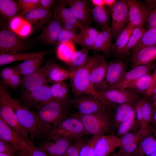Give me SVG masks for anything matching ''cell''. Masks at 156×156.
Here are the masks:
<instances>
[{
    "mask_svg": "<svg viewBox=\"0 0 156 156\" xmlns=\"http://www.w3.org/2000/svg\"><path fill=\"white\" fill-rule=\"evenodd\" d=\"M8 97L20 124L28 133L31 141L34 143L36 140L47 139L52 125L44 122L36 112L30 110L18 100L8 94Z\"/></svg>",
    "mask_w": 156,
    "mask_h": 156,
    "instance_id": "cell-1",
    "label": "cell"
},
{
    "mask_svg": "<svg viewBox=\"0 0 156 156\" xmlns=\"http://www.w3.org/2000/svg\"><path fill=\"white\" fill-rule=\"evenodd\" d=\"M73 114L80 120L88 135L93 136L114 133L115 129L111 109L88 115L77 112Z\"/></svg>",
    "mask_w": 156,
    "mask_h": 156,
    "instance_id": "cell-2",
    "label": "cell"
},
{
    "mask_svg": "<svg viewBox=\"0 0 156 156\" xmlns=\"http://www.w3.org/2000/svg\"><path fill=\"white\" fill-rule=\"evenodd\" d=\"M88 135L80 120L72 114L53 125L48 138L64 137L75 141Z\"/></svg>",
    "mask_w": 156,
    "mask_h": 156,
    "instance_id": "cell-3",
    "label": "cell"
},
{
    "mask_svg": "<svg viewBox=\"0 0 156 156\" xmlns=\"http://www.w3.org/2000/svg\"><path fill=\"white\" fill-rule=\"evenodd\" d=\"M98 55V54H94L90 57L84 66L71 73L70 86L76 96L85 94L92 95L94 92L91 85L90 74Z\"/></svg>",
    "mask_w": 156,
    "mask_h": 156,
    "instance_id": "cell-4",
    "label": "cell"
},
{
    "mask_svg": "<svg viewBox=\"0 0 156 156\" xmlns=\"http://www.w3.org/2000/svg\"><path fill=\"white\" fill-rule=\"evenodd\" d=\"M93 95L110 109L113 106L133 103L144 96L131 89L118 88L94 91Z\"/></svg>",
    "mask_w": 156,
    "mask_h": 156,
    "instance_id": "cell-5",
    "label": "cell"
},
{
    "mask_svg": "<svg viewBox=\"0 0 156 156\" xmlns=\"http://www.w3.org/2000/svg\"><path fill=\"white\" fill-rule=\"evenodd\" d=\"M8 93L1 83H0V117L16 133L28 142H32L28 133L21 126L9 101Z\"/></svg>",
    "mask_w": 156,
    "mask_h": 156,
    "instance_id": "cell-6",
    "label": "cell"
},
{
    "mask_svg": "<svg viewBox=\"0 0 156 156\" xmlns=\"http://www.w3.org/2000/svg\"><path fill=\"white\" fill-rule=\"evenodd\" d=\"M68 101L53 100L38 107L36 113L45 122L53 125L69 115Z\"/></svg>",
    "mask_w": 156,
    "mask_h": 156,
    "instance_id": "cell-7",
    "label": "cell"
},
{
    "mask_svg": "<svg viewBox=\"0 0 156 156\" xmlns=\"http://www.w3.org/2000/svg\"><path fill=\"white\" fill-rule=\"evenodd\" d=\"M68 102L77 110L78 113L83 115L93 114L111 109L91 94H85L76 96L68 100Z\"/></svg>",
    "mask_w": 156,
    "mask_h": 156,
    "instance_id": "cell-8",
    "label": "cell"
},
{
    "mask_svg": "<svg viewBox=\"0 0 156 156\" xmlns=\"http://www.w3.org/2000/svg\"><path fill=\"white\" fill-rule=\"evenodd\" d=\"M29 47L28 44L13 30L7 28L0 31V54L18 53Z\"/></svg>",
    "mask_w": 156,
    "mask_h": 156,
    "instance_id": "cell-9",
    "label": "cell"
},
{
    "mask_svg": "<svg viewBox=\"0 0 156 156\" xmlns=\"http://www.w3.org/2000/svg\"><path fill=\"white\" fill-rule=\"evenodd\" d=\"M127 64L121 60H115L109 62L103 80L95 87L94 91H101L114 88L127 71Z\"/></svg>",
    "mask_w": 156,
    "mask_h": 156,
    "instance_id": "cell-10",
    "label": "cell"
},
{
    "mask_svg": "<svg viewBox=\"0 0 156 156\" xmlns=\"http://www.w3.org/2000/svg\"><path fill=\"white\" fill-rule=\"evenodd\" d=\"M109 9L112 19L110 28L114 38H116L130 22L128 6L126 0H117Z\"/></svg>",
    "mask_w": 156,
    "mask_h": 156,
    "instance_id": "cell-11",
    "label": "cell"
},
{
    "mask_svg": "<svg viewBox=\"0 0 156 156\" xmlns=\"http://www.w3.org/2000/svg\"><path fill=\"white\" fill-rule=\"evenodd\" d=\"M67 5L68 0L56 1L52 10L53 17L63 28L74 31L77 29L76 25L79 27L83 24L74 17Z\"/></svg>",
    "mask_w": 156,
    "mask_h": 156,
    "instance_id": "cell-12",
    "label": "cell"
},
{
    "mask_svg": "<svg viewBox=\"0 0 156 156\" xmlns=\"http://www.w3.org/2000/svg\"><path fill=\"white\" fill-rule=\"evenodd\" d=\"M21 99L23 104L28 108L37 109L40 106L53 100L50 86L45 85L30 91H25Z\"/></svg>",
    "mask_w": 156,
    "mask_h": 156,
    "instance_id": "cell-13",
    "label": "cell"
},
{
    "mask_svg": "<svg viewBox=\"0 0 156 156\" xmlns=\"http://www.w3.org/2000/svg\"><path fill=\"white\" fill-rule=\"evenodd\" d=\"M74 141L64 137L48 138L37 147L47 156H64Z\"/></svg>",
    "mask_w": 156,
    "mask_h": 156,
    "instance_id": "cell-14",
    "label": "cell"
},
{
    "mask_svg": "<svg viewBox=\"0 0 156 156\" xmlns=\"http://www.w3.org/2000/svg\"><path fill=\"white\" fill-rule=\"evenodd\" d=\"M154 127L150 125L142 131H131L120 139L119 153L125 154H132L137 148L140 142Z\"/></svg>",
    "mask_w": 156,
    "mask_h": 156,
    "instance_id": "cell-15",
    "label": "cell"
},
{
    "mask_svg": "<svg viewBox=\"0 0 156 156\" xmlns=\"http://www.w3.org/2000/svg\"><path fill=\"white\" fill-rule=\"evenodd\" d=\"M52 63L47 62L35 72L24 77L21 84L25 91H30L47 84L48 75Z\"/></svg>",
    "mask_w": 156,
    "mask_h": 156,
    "instance_id": "cell-16",
    "label": "cell"
},
{
    "mask_svg": "<svg viewBox=\"0 0 156 156\" xmlns=\"http://www.w3.org/2000/svg\"><path fill=\"white\" fill-rule=\"evenodd\" d=\"M120 144V139L114 133L99 135L94 146L96 156H110Z\"/></svg>",
    "mask_w": 156,
    "mask_h": 156,
    "instance_id": "cell-17",
    "label": "cell"
},
{
    "mask_svg": "<svg viewBox=\"0 0 156 156\" xmlns=\"http://www.w3.org/2000/svg\"><path fill=\"white\" fill-rule=\"evenodd\" d=\"M0 139L14 146L19 151L25 149L34 143L28 142L19 135L0 117Z\"/></svg>",
    "mask_w": 156,
    "mask_h": 156,
    "instance_id": "cell-18",
    "label": "cell"
},
{
    "mask_svg": "<svg viewBox=\"0 0 156 156\" xmlns=\"http://www.w3.org/2000/svg\"><path fill=\"white\" fill-rule=\"evenodd\" d=\"M129 9V22L135 27H143L148 12L145 2L136 0H127Z\"/></svg>",
    "mask_w": 156,
    "mask_h": 156,
    "instance_id": "cell-19",
    "label": "cell"
},
{
    "mask_svg": "<svg viewBox=\"0 0 156 156\" xmlns=\"http://www.w3.org/2000/svg\"><path fill=\"white\" fill-rule=\"evenodd\" d=\"M156 67L154 62L146 65H141L126 71L114 88L124 89L129 83L134 82L144 75L150 73Z\"/></svg>",
    "mask_w": 156,
    "mask_h": 156,
    "instance_id": "cell-20",
    "label": "cell"
},
{
    "mask_svg": "<svg viewBox=\"0 0 156 156\" xmlns=\"http://www.w3.org/2000/svg\"><path fill=\"white\" fill-rule=\"evenodd\" d=\"M20 16L38 29L43 28L53 16V11L40 8H36Z\"/></svg>",
    "mask_w": 156,
    "mask_h": 156,
    "instance_id": "cell-21",
    "label": "cell"
},
{
    "mask_svg": "<svg viewBox=\"0 0 156 156\" xmlns=\"http://www.w3.org/2000/svg\"><path fill=\"white\" fill-rule=\"evenodd\" d=\"M156 85V67L152 73L147 74L136 81L130 83L125 88L133 90L144 96L149 94Z\"/></svg>",
    "mask_w": 156,
    "mask_h": 156,
    "instance_id": "cell-22",
    "label": "cell"
},
{
    "mask_svg": "<svg viewBox=\"0 0 156 156\" xmlns=\"http://www.w3.org/2000/svg\"><path fill=\"white\" fill-rule=\"evenodd\" d=\"M62 27L61 23L53 16L42 29L38 38L49 44L57 42L59 33Z\"/></svg>",
    "mask_w": 156,
    "mask_h": 156,
    "instance_id": "cell-23",
    "label": "cell"
},
{
    "mask_svg": "<svg viewBox=\"0 0 156 156\" xmlns=\"http://www.w3.org/2000/svg\"><path fill=\"white\" fill-rule=\"evenodd\" d=\"M156 60V46L144 47L132 53L131 69L138 66L148 64Z\"/></svg>",
    "mask_w": 156,
    "mask_h": 156,
    "instance_id": "cell-24",
    "label": "cell"
},
{
    "mask_svg": "<svg viewBox=\"0 0 156 156\" xmlns=\"http://www.w3.org/2000/svg\"><path fill=\"white\" fill-rule=\"evenodd\" d=\"M156 151V128L145 136L139 142L133 156H149Z\"/></svg>",
    "mask_w": 156,
    "mask_h": 156,
    "instance_id": "cell-25",
    "label": "cell"
},
{
    "mask_svg": "<svg viewBox=\"0 0 156 156\" xmlns=\"http://www.w3.org/2000/svg\"><path fill=\"white\" fill-rule=\"evenodd\" d=\"M108 65V63L104 57L98 54L97 60L92 68L90 74L91 85L94 91L95 87L103 80Z\"/></svg>",
    "mask_w": 156,
    "mask_h": 156,
    "instance_id": "cell-26",
    "label": "cell"
},
{
    "mask_svg": "<svg viewBox=\"0 0 156 156\" xmlns=\"http://www.w3.org/2000/svg\"><path fill=\"white\" fill-rule=\"evenodd\" d=\"M113 38L110 27L101 31L95 38L92 50L102 51L106 55L110 54Z\"/></svg>",
    "mask_w": 156,
    "mask_h": 156,
    "instance_id": "cell-27",
    "label": "cell"
},
{
    "mask_svg": "<svg viewBox=\"0 0 156 156\" xmlns=\"http://www.w3.org/2000/svg\"><path fill=\"white\" fill-rule=\"evenodd\" d=\"M134 102L116 105L111 107L115 131L121 122L135 112Z\"/></svg>",
    "mask_w": 156,
    "mask_h": 156,
    "instance_id": "cell-28",
    "label": "cell"
},
{
    "mask_svg": "<svg viewBox=\"0 0 156 156\" xmlns=\"http://www.w3.org/2000/svg\"><path fill=\"white\" fill-rule=\"evenodd\" d=\"M51 51H40L23 53H15L0 54V66L21 61H25L38 56L48 55Z\"/></svg>",
    "mask_w": 156,
    "mask_h": 156,
    "instance_id": "cell-29",
    "label": "cell"
},
{
    "mask_svg": "<svg viewBox=\"0 0 156 156\" xmlns=\"http://www.w3.org/2000/svg\"><path fill=\"white\" fill-rule=\"evenodd\" d=\"M44 57L41 56L29 59L13 67L16 72L24 77L42 66L44 62Z\"/></svg>",
    "mask_w": 156,
    "mask_h": 156,
    "instance_id": "cell-30",
    "label": "cell"
},
{
    "mask_svg": "<svg viewBox=\"0 0 156 156\" xmlns=\"http://www.w3.org/2000/svg\"><path fill=\"white\" fill-rule=\"evenodd\" d=\"M79 28V32L78 36L81 45L88 50H92L95 38L100 31L90 26L83 25Z\"/></svg>",
    "mask_w": 156,
    "mask_h": 156,
    "instance_id": "cell-31",
    "label": "cell"
},
{
    "mask_svg": "<svg viewBox=\"0 0 156 156\" xmlns=\"http://www.w3.org/2000/svg\"><path fill=\"white\" fill-rule=\"evenodd\" d=\"M91 13L93 21L99 25L101 31L109 27L111 15L109 8L106 6L103 7L93 6Z\"/></svg>",
    "mask_w": 156,
    "mask_h": 156,
    "instance_id": "cell-32",
    "label": "cell"
},
{
    "mask_svg": "<svg viewBox=\"0 0 156 156\" xmlns=\"http://www.w3.org/2000/svg\"><path fill=\"white\" fill-rule=\"evenodd\" d=\"M146 30L143 27H135L126 45L114 55L119 57H123L128 55L130 50H132L135 47Z\"/></svg>",
    "mask_w": 156,
    "mask_h": 156,
    "instance_id": "cell-33",
    "label": "cell"
},
{
    "mask_svg": "<svg viewBox=\"0 0 156 156\" xmlns=\"http://www.w3.org/2000/svg\"><path fill=\"white\" fill-rule=\"evenodd\" d=\"M71 73L59 65L52 63L48 75V83L52 84L64 81L69 78Z\"/></svg>",
    "mask_w": 156,
    "mask_h": 156,
    "instance_id": "cell-34",
    "label": "cell"
},
{
    "mask_svg": "<svg viewBox=\"0 0 156 156\" xmlns=\"http://www.w3.org/2000/svg\"><path fill=\"white\" fill-rule=\"evenodd\" d=\"M21 12L17 2L13 0H0V14L5 18L10 20Z\"/></svg>",
    "mask_w": 156,
    "mask_h": 156,
    "instance_id": "cell-35",
    "label": "cell"
},
{
    "mask_svg": "<svg viewBox=\"0 0 156 156\" xmlns=\"http://www.w3.org/2000/svg\"><path fill=\"white\" fill-rule=\"evenodd\" d=\"M135 26L129 22L116 38L115 42L112 44L110 53L114 54L124 47L128 43Z\"/></svg>",
    "mask_w": 156,
    "mask_h": 156,
    "instance_id": "cell-36",
    "label": "cell"
},
{
    "mask_svg": "<svg viewBox=\"0 0 156 156\" xmlns=\"http://www.w3.org/2000/svg\"><path fill=\"white\" fill-rule=\"evenodd\" d=\"M88 50L84 48L75 51L68 64L70 66L68 70L70 73L82 67L88 62L90 57Z\"/></svg>",
    "mask_w": 156,
    "mask_h": 156,
    "instance_id": "cell-37",
    "label": "cell"
},
{
    "mask_svg": "<svg viewBox=\"0 0 156 156\" xmlns=\"http://www.w3.org/2000/svg\"><path fill=\"white\" fill-rule=\"evenodd\" d=\"M76 51L75 44L72 42L60 43L56 49V55L60 60L68 64Z\"/></svg>",
    "mask_w": 156,
    "mask_h": 156,
    "instance_id": "cell-38",
    "label": "cell"
},
{
    "mask_svg": "<svg viewBox=\"0 0 156 156\" xmlns=\"http://www.w3.org/2000/svg\"><path fill=\"white\" fill-rule=\"evenodd\" d=\"M150 97L144 96L142 99L141 108L143 123L141 129L142 131L150 125L154 109Z\"/></svg>",
    "mask_w": 156,
    "mask_h": 156,
    "instance_id": "cell-39",
    "label": "cell"
},
{
    "mask_svg": "<svg viewBox=\"0 0 156 156\" xmlns=\"http://www.w3.org/2000/svg\"><path fill=\"white\" fill-rule=\"evenodd\" d=\"M50 87L53 100L60 101H68L67 97L69 89L64 81L53 84Z\"/></svg>",
    "mask_w": 156,
    "mask_h": 156,
    "instance_id": "cell-40",
    "label": "cell"
},
{
    "mask_svg": "<svg viewBox=\"0 0 156 156\" xmlns=\"http://www.w3.org/2000/svg\"><path fill=\"white\" fill-rule=\"evenodd\" d=\"M150 46H156V27L147 30L132 50V53L144 47Z\"/></svg>",
    "mask_w": 156,
    "mask_h": 156,
    "instance_id": "cell-41",
    "label": "cell"
},
{
    "mask_svg": "<svg viewBox=\"0 0 156 156\" xmlns=\"http://www.w3.org/2000/svg\"><path fill=\"white\" fill-rule=\"evenodd\" d=\"M68 5L74 17L84 25L90 26L93 19L91 12L79 8L68 0Z\"/></svg>",
    "mask_w": 156,
    "mask_h": 156,
    "instance_id": "cell-42",
    "label": "cell"
},
{
    "mask_svg": "<svg viewBox=\"0 0 156 156\" xmlns=\"http://www.w3.org/2000/svg\"><path fill=\"white\" fill-rule=\"evenodd\" d=\"M131 131H136L135 129V112L129 118L119 124L116 130V135L120 138Z\"/></svg>",
    "mask_w": 156,
    "mask_h": 156,
    "instance_id": "cell-43",
    "label": "cell"
},
{
    "mask_svg": "<svg viewBox=\"0 0 156 156\" xmlns=\"http://www.w3.org/2000/svg\"><path fill=\"white\" fill-rule=\"evenodd\" d=\"M67 42H72L74 44L81 45V42L78 34L63 27L60 30L57 38L58 44Z\"/></svg>",
    "mask_w": 156,
    "mask_h": 156,
    "instance_id": "cell-44",
    "label": "cell"
},
{
    "mask_svg": "<svg viewBox=\"0 0 156 156\" xmlns=\"http://www.w3.org/2000/svg\"><path fill=\"white\" fill-rule=\"evenodd\" d=\"M144 2L148 10L145 24L148 29L156 27V0H146Z\"/></svg>",
    "mask_w": 156,
    "mask_h": 156,
    "instance_id": "cell-45",
    "label": "cell"
},
{
    "mask_svg": "<svg viewBox=\"0 0 156 156\" xmlns=\"http://www.w3.org/2000/svg\"><path fill=\"white\" fill-rule=\"evenodd\" d=\"M99 135L93 136L86 141L80 149L79 156H96L94 146Z\"/></svg>",
    "mask_w": 156,
    "mask_h": 156,
    "instance_id": "cell-46",
    "label": "cell"
},
{
    "mask_svg": "<svg viewBox=\"0 0 156 156\" xmlns=\"http://www.w3.org/2000/svg\"><path fill=\"white\" fill-rule=\"evenodd\" d=\"M17 2L21 9L20 15H25L38 8L40 4V0H18Z\"/></svg>",
    "mask_w": 156,
    "mask_h": 156,
    "instance_id": "cell-47",
    "label": "cell"
},
{
    "mask_svg": "<svg viewBox=\"0 0 156 156\" xmlns=\"http://www.w3.org/2000/svg\"><path fill=\"white\" fill-rule=\"evenodd\" d=\"M86 141L84 137L74 141L68 148L64 156H79L80 149Z\"/></svg>",
    "mask_w": 156,
    "mask_h": 156,
    "instance_id": "cell-48",
    "label": "cell"
},
{
    "mask_svg": "<svg viewBox=\"0 0 156 156\" xmlns=\"http://www.w3.org/2000/svg\"><path fill=\"white\" fill-rule=\"evenodd\" d=\"M143 97L138 99L134 102L135 129L136 131H138L141 129L142 125L143 120L141 104Z\"/></svg>",
    "mask_w": 156,
    "mask_h": 156,
    "instance_id": "cell-49",
    "label": "cell"
},
{
    "mask_svg": "<svg viewBox=\"0 0 156 156\" xmlns=\"http://www.w3.org/2000/svg\"><path fill=\"white\" fill-rule=\"evenodd\" d=\"M16 154L18 156H47L34 144L25 149L19 151Z\"/></svg>",
    "mask_w": 156,
    "mask_h": 156,
    "instance_id": "cell-50",
    "label": "cell"
},
{
    "mask_svg": "<svg viewBox=\"0 0 156 156\" xmlns=\"http://www.w3.org/2000/svg\"><path fill=\"white\" fill-rule=\"evenodd\" d=\"M19 151L11 144L0 139V153L16 154Z\"/></svg>",
    "mask_w": 156,
    "mask_h": 156,
    "instance_id": "cell-51",
    "label": "cell"
},
{
    "mask_svg": "<svg viewBox=\"0 0 156 156\" xmlns=\"http://www.w3.org/2000/svg\"><path fill=\"white\" fill-rule=\"evenodd\" d=\"M17 73L13 66L6 67L2 69L1 71L0 74L3 83L5 84Z\"/></svg>",
    "mask_w": 156,
    "mask_h": 156,
    "instance_id": "cell-52",
    "label": "cell"
},
{
    "mask_svg": "<svg viewBox=\"0 0 156 156\" xmlns=\"http://www.w3.org/2000/svg\"><path fill=\"white\" fill-rule=\"evenodd\" d=\"M69 1L76 6L91 12L92 8L90 0H69Z\"/></svg>",
    "mask_w": 156,
    "mask_h": 156,
    "instance_id": "cell-53",
    "label": "cell"
},
{
    "mask_svg": "<svg viewBox=\"0 0 156 156\" xmlns=\"http://www.w3.org/2000/svg\"><path fill=\"white\" fill-rule=\"evenodd\" d=\"M22 81L23 79H22L21 75L17 73L15 74L5 84L13 89H16L22 84Z\"/></svg>",
    "mask_w": 156,
    "mask_h": 156,
    "instance_id": "cell-54",
    "label": "cell"
},
{
    "mask_svg": "<svg viewBox=\"0 0 156 156\" xmlns=\"http://www.w3.org/2000/svg\"><path fill=\"white\" fill-rule=\"evenodd\" d=\"M54 0H40L39 8L47 10H51V8L53 7L56 3Z\"/></svg>",
    "mask_w": 156,
    "mask_h": 156,
    "instance_id": "cell-55",
    "label": "cell"
},
{
    "mask_svg": "<svg viewBox=\"0 0 156 156\" xmlns=\"http://www.w3.org/2000/svg\"><path fill=\"white\" fill-rule=\"evenodd\" d=\"M90 1L93 6L103 7L105 6L104 0H91Z\"/></svg>",
    "mask_w": 156,
    "mask_h": 156,
    "instance_id": "cell-56",
    "label": "cell"
},
{
    "mask_svg": "<svg viewBox=\"0 0 156 156\" xmlns=\"http://www.w3.org/2000/svg\"><path fill=\"white\" fill-rule=\"evenodd\" d=\"M105 5L110 8L115 4L117 0H104Z\"/></svg>",
    "mask_w": 156,
    "mask_h": 156,
    "instance_id": "cell-57",
    "label": "cell"
},
{
    "mask_svg": "<svg viewBox=\"0 0 156 156\" xmlns=\"http://www.w3.org/2000/svg\"><path fill=\"white\" fill-rule=\"evenodd\" d=\"M150 125L153 127L156 128V109L153 112Z\"/></svg>",
    "mask_w": 156,
    "mask_h": 156,
    "instance_id": "cell-58",
    "label": "cell"
},
{
    "mask_svg": "<svg viewBox=\"0 0 156 156\" xmlns=\"http://www.w3.org/2000/svg\"><path fill=\"white\" fill-rule=\"evenodd\" d=\"M151 97V99L154 111L156 109V94L153 95Z\"/></svg>",
    "mask_w": 156,
    "mask_h": 156,
    "instance_id": "cell-59",
    "label": "cell"
},
{
    "mask_svg": "<svg viewBox=\"0 0 156 156\" xmlns=\"http://www.w3.org/2000/svg\"><path fill=\"white\" fill-rule=\"evenodd\" d=\"M110 156H133L132 154H125L121 153L119 152H114Z\"/></svg>",
    "mask_w": 156,
    "mask_h": 156,
    "instance_id": "cell-60",
    "label": "cell"
},
{
    "mask_svg": "<svg viewBox=\"0 0 156 156\" xmlns=\"http://www.w3.org/2000/svg\"><path fill=\"white\" fill-rule=\"evenodd\" d=\"M156 94V85L153 87L150 92L148 96L151 97L153 95Z\"/></svg>",
    "mask_w": 156,
    "mask_h": 156,
    "instance_id": "cell-61",
    "label": "cell"
},
{
    "mask_svg": "<svg viewBox=\"0 0 156 156\" xmlns=\"http://www.w3.org/2000/svg\"><path fill=\"white\" fill-rule=\"evenodd\" d=\"M0 156H18L16 154H9L0 153Z\"/></svg>",
    "mask_w": 156,
    "mask_h": 156,
    "instance_id": "cell-62",
    "label": "cell"
},
{
    "mask_svg": "<svg viewBox=\"0 0 156 156\" xmlns=\"http://www.w3.org/2000/svg\"><path fill=\"white\" fill-rule=\"evenodd\" d=\"M149 156H156V151L151 154Z\"/></svg>",
    "mask_w": 156,
    "mask_h": 156,
    "instance_id": "cell-63",
    "label": "cell"
}]
</instances>
